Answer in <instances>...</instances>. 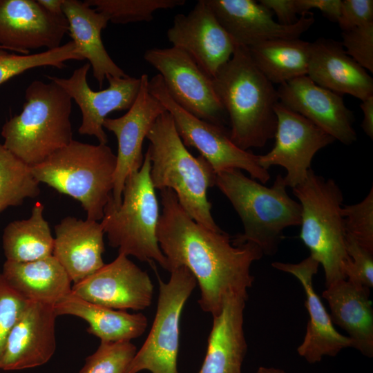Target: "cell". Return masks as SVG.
I'll return each instance as SVG.
<instances>
[{
    "instance_id": "6da1fadb",
    "label": "cell",
    "mask_w": 373,
    "mask_h": 373,
    "mask_svg": "<svg viewBox=\"0 0 373 373\" xmlns=\"http://www.w3.org/2000/svg\"><path fill=\"white\" fill-rule=\"evenodd\" d=\"M162 211L157 238L167 261V271L184 266L200 289L201 309L212 316L221 311L225 297L236 294L248 298L254 277L252 263L264 255L254 243L233 245L223 230L214 231L195 222L171 189L160 190Z\"/></svg>"
},
{
    "instance_id": "7a4b0ae2",
    "label": "cell",
    "mask_w": 373,
    "mask_h": 373,
    "mask_svg": "<svg viewBox=\"0 0 373 373\" xmlns=\"http://www.w3.org/2000/svg\"><path fill=\"white\" fill-rule=\"evenodd\" d=\"M212 82L229 118V137L238 147L245 151L262 148L274 137L278 91L255 65L248 48L237 46Z\"/></svg>"
},
{
    "instance_id": "3957f363",
    "label": "cell",
    "mask_w": 373,
    "mask_h": 373,
    "mask_svg": "<svg viewBox=\"0 0 373 373\" xmlns=\"http://www.w3.org/2000/svg\"><path fill=\"white\" fill-rule=\"evenodd\" d=\"M146 138L150 142L147 151L154 188L172 189L195 222L210 230L222 231L212 217L207 199L209 188L216 185V173L202 156L195 157L187 150L167 111L157 118Z\"/></svg>"
},
{
    "instance_id": "277c9868",
    "label": "cell",
    "mask_w": 373,
    "mask_h": 373,
    "mask_svg": "<svg viewBox=\"0 0 373 373\" xmlns=\"http://www.w3.org/2000/svg\"><path fill=\"white\" fill-rule=\"evenodd\" d=\"M215 186L229 200L243 224V233L231 238L233 245L252 242L263 254L272 256L284 238L283 231L300 225V204L288 195L280 174L268 187L241 170L231 169L216 173Z\"/></svg>"
},
{
    "instance_id": "5b68a950",
    "label": "cell",
    "mask_w": 373,
    "mask_h": 373,
    "mask_svg": "<svg viewBox=\"0 0 373 373\" xmlns=\"http://www.w3.org/2000/svg\"><path fill=\"white\" fill-rule=\"evenodd\" d=\"M22 111L7 120L3 146L29 167L35 166L73 140L72 98L53 81L32 82Z\"/></svg>"
},
{
    "instance_id": "8992f818",
    "label": "cell",
    "mask_w": 373,
    "mask_h": 373,
    "mask_svg": "<svg viewBox=\"0 0 373 373\" xmlns=\"http://www.w3.org/2000/svg\"><path fill=\"white\" fill-rule=\"evenodd\" d=\"M117 157L106 144L73 140L30 167L39 183L78 200L86 219L99 221L112 196Z\"/></svg>"
},
{
    "instance_id": "52a82bcc",
    "label": "cell",
    "mask_w": 373,
    "mask_h": 373,
    "mask_svg": "<svg viewBox=\"0 0 373 373\" xmlns=\"http://www.w3.org/2000/svg\"><path fill=\"white\" fill-rule=\"evenodd\" d=\"M292 191L301 206L300 238L309 256L322 265L325 287L346 279L343 268L350 258L346 251L341 188L335 180L317 175L311 168L305 181Z\"/></svg>"
},
{
    "instance_id": "ba28073f",
    "label": "cell",
    "mask_w": 373,
    "mask_h": 373,
    "mask_svg": "<svg viewBox=\"0 0 373 373\" xmlns=\"http://www.w3.org/2000/svg\"><path fill=\"white\" fill-rule=\"evenodd\" d=\"M150 171L146 151L141 168L126 179L121 204L114 207L109 200L100 223L109 245L117 248L119 254L142 262L155 261L167 270L166 258L157 238L160 207Z\"/></svg>"
},
{
    "instance_id": "9c48e42d",
    "label": "cell",
    "mask_w": 373,
    "mask_h": 373,
    "mask_svg": "<svg viewBox=\"0 0 373 373\" xmlns=\"http://www.w3.org/2000/svg\"><path fill=\"white\" fill-rule=\"evenodd\" d=\"M157 309L149 334L137 350L126 373L148 370L151 373H180L177 367L180 321L183 307L197 282L185 267L171 271L167 283L157 273Z\"/></svg>"
},
{
    "instance_id": "30bf717a",
    "label": "cell",
    "mask_w": 373,
    "mask_h": 373,
    "mask_svg": "<svg viewBox=\"0 0 373 373\" xmlns=\"http://www.w3.org/2000/svg\"><path fill=\"white\" fill-rule=\"evenodd\" d=\"M148 87L171 115L184 145L196 149L216 173L236 169L245 171L251 178L263 184L269 180L270 174L260 166L258 155L238 147L224 126L200 119L179 106L168 93L159 74L149 79Z\"/></svg>"
},
{
    "instance_id": "8fae6325",
    "label": "cell",
    "mask_w": 373,
    "mask_h": 373,
    "mask_svg": "<svg viewBox=\"0 0 373 373\" xmlns=\"http://www.w3.org/2000/svg\"><path fill=\"white\" fill-rule=\"evenodd\" d=\"M144 60L159 72L172 99L203 120L223 126L225 111L214 91L212 77L184 51L175 48H153Z\"/></svg>"
},
{
    "instance_id": "7c38bea8",
    "label": "cell",
    "mask_w": 373,
    "mask_h": 373,
    "mask_svg": "<svg viewBox=\"0 0 373 373\" xmlns=\"http://www.w3.org/2000/svg\"><path fill=\"white\" fill-rule=\"evenodd\" d=\"M275 144L267 153L258 155V162L267 171L272 166L283 167L286 171L285 183L292 189L306 179L315 154L335 140L280 102L275 106Z\"/></svg>"
},
{
    "instance_id": "4fadbf2b",
    "label": "cell",
    "mask_w": 373,
    "mask_h": 373,
    "mask_svg": "<svg viewBox=\"0 0 373 373\" xmlns=\"http://www.w3.org/2000/svg\"><path fill=\"white\" fill-rule=\"evenodd\" d=\"M140 88L133 104L126 114L117 118L106 117L103 127L115 134L117 140L116 168L110 202L117 207L122 202L126 179L138 171L144 162L142 145L157 118L166 110L149 90V77H140Z\"/></svg>"
},
{
    "instance_id": "5bb4252c",
    "label": "cell",
    "mask_w": 373,
    "mask_h": 373,
    "mask_svg": "<svg viewBox=\"0 0 373 373\" xmlns=\"http://www.w3.org/2000/svg\"><path fill=\"white\" fill-rule=\"evenodd\" d=\"M90 67L86 63L74 70L68 78L46 77L61 86L79 106L82 115L79 133L94 136L99 144H106L108 137L104 130V120L111 112L128 110L131 107L138 95L141 80L128 75L108 76V88L93 90L86 78Z\"/></svg>"
},
{
    "instance_id": "9a60e30c",
    "label": "cell",
    "mask_w": 373,
    "mask_h": 373,
    "mask_svg": "<svg viewBox=\"0 0 373 373\" xmlns=\"http://www.w3.org/2000/svg\"><path fill=\"white\" fill-rule=\"evenodd\" d=\"M153 289L147 272L119 254L113 262L75 283L71 293L114 309L142 310L151 305Z\"/></svg>"
},
{
    "instance_id": "2e32d148",
    "label": "cell",
    "mask_w": 373,
    "mask_h": 373,
    "mask_svg": "<svg viewBox=\"0 0 373 373\" xmlns=\"http://www.w3.org/2000/svg\"><path fill=\"white\" fill-rule=\"evenodd\" d=\"M172 46L186 52L211 77L233 55L236 45L205 2L178 14L166 32Z\"/></svg>"
},
{
    "instance_id": "e0dca14e",
    "label": "cell",
    "mask_w": 373,
    "mask_h": 373,
    "mask_svg": "<svg viewBox=\"0 0 373 373\" xmlns=\"http://www.w3.org/2000/svg\"><path fill=\"white\" fill-rule=\"evenodd\" d=\"M67 32L64 15L48 12L37 1L0 0V46L8 50L27 55L57 48Z\"/></svg>"
},
{
    "instance_id": "ac0fdd59",
    "label": "cell",
    "mask_w": 373,
    "mask_h": 373,
    "mask_svg": "<svg viewBox=\"0 0 373 373\" xmlns=\"http://www.w3.org/2000/svg\"><path fill=\"white\" fill-rule=\"evenodd\" d=\"M236 46L251 47L278 39H298L314 23L312 12L291 25L276 21L272 12L253 0H205Z\"/></svg>"
},
{
    "instance_id": "d6986e66",
    "label": "cell",
    "mask_w": 373,
    "mask_h": 373,
    "mask_svg": "<svg viewBox=\"0 0 373 373\" xmlns=\"http://www.w3.org/2000/svg\"><path fill=\"white\" fill-rule=\"evenodd\" d=\"M279 102L303 116L335 140L349 145L356 140L353 113L341 95L321 87L307 75L282 84Z\"/></svg>"
},
{
    "instance_id": "ffe728a7",
    "label": "cell",
    "mask_w": 373,
    "mask_h": 373,
    "mask_svg": "<svg viewBox=\"0 0 373 373\" xmlns=\"http://www.w3.org/2000/svg\"><path fill=\"white\" fill-rule=\"evenodd\" d=\"M54 305L28 301L6 338L0 369L21 370L42 365L56 349Z\"/></svg>"
},
{
    "instance_id": "44dd1931",
    "label": "cell",
    "mask_w": 373,
    "mask_h": 373,
    "mask_svg": "<svg viewBox=\"0 0 373 373\" xmlns=\"http://www.w3.org/2000/svg\"><path fill=\"white\" fill-rule=\"evenodd\" d=\"M319 263L310 256L298 263L274 262L271 266L295 276L305 293V306L309 319L298 354L308 363H315L324 356H334L347 347H352V340L338 332L329 314L313 287V276L317 273Z\"/></svg>"
},
{
    "instance_id": "7402d4cb",
    "label": "cell",
    "mask_w": 373,
    "mask_h": 373,
    "mask_svg": "<svg viewBox=\"0 0 373 373\" xmlns=\"http://www.w3.org/2000/svg\"><path fill=\"white\" fill-rule=\"evenodd\" d=\"M52 256L77 283L102 267L104 229L98 221L68 216L55 226Z\"/></svg>"
},
{
    "instance_id": "603a6c76",
    "label": "cell",
    "mask_w": 373,
    "mask_h": 373,
    "mask_svg": "<svg viewBox=\"0 0 373 373\" xmlns=\"http://www.w3.org/2000/svg\"><path fill=\"white\" fill-rule=\"evenodd\" d=\"M307 75L318 86L361 101L373 95V79L341 42L321 37L311 43Z\"/></svg>"
},
{
    "instance_id": "cb8c5ba5",
    "label": "cell",
    "mask_w": 373,
    "mask_h": 373,
    "mask_svg": "<svg viewBox=\"0 0 373 373\" xmlns=\"http://www.w3.org/2000/svg\"><path fill=\"white\" fill-rule=\"evenodd\" d=\"M247 299L236 294L225 297L220 312L213 316L206 356L198 373H241L247 350L243 329Z\"/></svg>"
},
{
    "instance_id": "d4e9b609",
    "label": "cell",
    "mask_w": 373,
    "mask_h": 373,
    "mask_svg": "<svg viewBox=\"0 0 373 373\" xmlns=\"http://www.w3.org/2000/svg\"><path fill=\"white\" fill-rule=\"evenodd\" d=\"M370 288L347 279L326 287L323 297L330 308L332 323L344 329L353 348L367 357L373 356V309Z\"/></svg>"
},
{
    "instance_id": "484cf974",
    "label": "cell",
    "mask_w": 373,
    "mask_h": 373,
    "mask_svg": "<svg viewBox=\"0 0 373 373\" xmlns=\"http://www.w3.org/2000/svg\"><path fill=\"white\" fill-rule=\"evenodd\" d=\"M62 11L73 41L83 59H88L99 88L108 76L128 75L113 61L103 44L102 31L110 21L106 15L78 0H64Z\"/></svg>"
},
{
    "instance_id": "4316f807",
    "label": "cell",
    "mask_w": 373,
    "mask_h": 373,
    "mask_svg": "<svg viewBox=\"0 0 373 373\" xmlns=\"http://www.w3.org/2000/svg\"><path fill=\"white\" fill-rule=\"evenodd\" d=\"M1 274L29 301L55 306L71 292L72 281L53 256L25 262L6 260Z\"/></svg>"
},
{
    "instance_id": "83f0119b",
    "label": "cell",
    "mask_w": 373,
    "mask_h": 373,
    "mask_svg": "<svg viewBox=\"0 0 373 373\" xmlns=\"http://www.w3.org/2000/svg\"><path fill=\"white\" fill-rule=\"evenodd\" d=\"M57 316L71 315L86 321L87 332L101 341H131L142 335L148 325L142 313L130 314L87 301L70 293L55 306Z\"/></svg>"
},
{
    "instance_id": "f1b7e54d",
    "label": "cell",
    "mask_w": 373,
    "mask_h": 373,
    "mask_svg": "<svg viewBox=\"0 0 373 373\" xmlns=\"http://www.w3.org/2000/svg\"><path fill=\"white\" fill-rule=\"evenodd\" d=\"M311 42L298 39H278L251 47L249 51L260 71L280 85L307 75Z\"/></svg>"
},
{
    "instance_id": "f546056e",
    "label": "cell",
    "mask_w": 373,
    "mask_h": 373,
    "mask_svg": "<svg viewBox=\"0 0 373 373\" xmlns=\"http://www.w3.org/2000/svg\"><path fill=\"white\" fill-rule=\"evenodd\" d=\"M44 210L38 201L28 219L12 221L5 227L2 245L6 260L25 262L52 256L54 237Z\"/></svg>"
},
{
    "instance_id": "4dcf8cb0",
    "label": "cell",
    "mask_w": 373,
    "mask_h": 373,
    "mask_svg": "<svg viewBox=\"0 0 373 373\" xmlns=\"http://www.w3.org/2000/svg\"><path fill=\"white\" fill-rule=\"evenodd\" d=\"M39 193V183L30 167L0 143V212L19 206L25 199L35 198Z\"/></svg>"
},
{
    "instance_id": "1f68e13d",
    "label": "cell",
    "mask_w": 373,
    "mask_h": 373,
    "mask_svg": "<svg viewBox=\"0 0 373 373\" xmlns=\"http://www.w3.org/2000/svg\"><path fill=\"white\" fill-rule=\"evenodd\" d=\"M73 41L54 49L27 55H19L0 48V86L23 72L40 66L65 67L68 60H83Z\"/></svg>"
},
{
    "instance_id": "d6a6232c",
    "label": "cell",
    "mask_w": 373,
    "mask_h": 373,
    "mask_svg": "<svg viewBox=\"0 0 373 373\" xmlns=\"http://www.w3.org/2000/svg\"><path fill=\"white\" fill-rule=\"evenodd\" d=\"M96 10L106 15L114 23L146 21L153 19L159 10L173 9L186 3L185 0H86Z\"/></svg>"
},
{
    "instance_id": "836d02e7",
    "label": "cell",
    "mask_w": 373,
    "mask_h": 373,
    "mask_svg": "<svg viewBox=\"0 0 373 373\" xmlns=\"http://www.w3.org/2000/svg\"><path fill=\"white\" fill-rule=\"evenodd\" d=\"M136 352L131 341H101L79 373H126Z\"/></svg>"
},
{
    "instance_id": "e575fe53",
    "label": "cell",
    "mask_w": 373,
    "mask_h": 373,
    "mask_svg": "<svg viewBox=\"0 0 373 373\" xmlns=\"http://www.w3.org/2000/svg\"><path fill=\"white\" fill-rule=\"evenodd\" d=\"M342 214L346 234L373 251V187L360 202L343 206Z\"/></svg>"
},
{
    "instance_id": "d590c367",
    "label": "cell",
    "mask_w": 373,
    "mask_h": 373,
    "mask_svg": "<svg viewBox=\"0 0 373 373\" xmlns=\"http://www.w3.org/2000/svg\"><path fill=\"white\" fill-rule=\"evenodd\" d=\"M28 301L15 290L0 274V364L8 334Z\"/></svg>"
},
{
    "instance_id": "8d00e7d4",
    "label": "cell",
    "mask_w": 373,
    "mask_h": 373,
    "mask_svg": "<svg viewBox=\"0 0 373 373\" xmlns=\"http://www.w3.org/2000/svg\"><path fill=\"white\" fill-rule=\"evenodd\" d=\"M346 53L365 70L373 72V21L342 32Z\"/></svg>"
},
{
    "instance_id": "74e56055",
    "label": "cell",
    "mask_w": 373,
    "mask_h": 373,
    "mask_svg": "<svg viewBox=\"0 0 373 373\" xmlns=\"http://www.w3.org/2000/svg\"><path fill=\"white\" fill-rule=\"evenodd\" d=\"M345 245L347 254L350 258L343 268L346 279L372 288L373 287V251L364 248L347 234Z\"/></svg>"
},
{
    "instance_id": "f35d334b",
    "label": "cell",
    "mask_w": 373,
    "mask_h": 373,
    "mask_svg": "<svg viewBox=\"0 0 373 373\" xmlns=\"http://www.w3.org/2000/svg\"><path fill=\"white\" fill-rule=\"evenodd\" d=\"M371 21H373L372 0L341 1L337 22L343 32Z\"/></svg>"
},
{
    "instance_id": "ab89813d",
    "label": "cell",
    "mask_w": 373,
    "mask_h": 373,
    "mask_svg": "<svg viewBox=\"0 0 373 373\" xmlns=\"http://www.w3.org/2000/svg\"><path fill=\"white\" fill-rule=\"evenodd\" d=\"M259 2L270 11L274 12L278 23L282 25H291L299 18L296 0H260Z\"/></svg>"
},
{
    "instance_id": "60d3db41",
    "label": "cell",
    "mask_w": 373,
    "mask_h": 373,
    "mask_svg": "<svg viewBox=\"0 0 373 373\" xmlns=\"http://www.w3.org/2000/svg\"><path fill=\"white\" fill-rule=\"evenodd\" d=\"M299 15L309 12L312 9L320 10L328 19L337 22L340 15L341 0H296Z\"/></svg>"
},
{
    "instance_id": "b9f144b4",
    "label": "cell",
    "mask_w": 373,
    "mask_h": 373,
    "mask_svg": "<svg viewBox=\"0 0 373 373\" xmlns=\"http://www.w3.org/2000/svg\"><path fill=\"white\" fill-rule=\"evenodd\" d=\"M360 107L363 111V118L361 127L364 133L372 140L373 138V95L361 101Z\"/></svg>"
},
{
    "instance_id": "7bdbcfd3",
    "label": "cell",
    "mask_w": 373,
    "mask_h": 373,
    "mask_svg": "<svg viewBox=\"0 0 373 373\" xmlns=\"http://www.w3.org/2000/svg\"><path fill=\"white\" fill-rule=\"evenodd\" d=\"M64 0H37L48 12L54 15H63L62 6Z\"/></svg>"
},
{
    "instance_id": "ee69618b",
    "label": "cell",
    "mask_w": 373,
    "mask_h": 373,
    "mask_svg": "<svg viewBox=\"0 0 373 373\" xmlns=\"http://www.w3.org/2000/svg\"><path fill=\"white\" fill-rule=\"evenodd\" d=\"M256 373H286V372L281 369L261 366L258 369Z\"/></svg>"
},
{
    "instance_id": "f6af8a7d",
    "label": "cell",
    "mask_w": 373,
    "mask_h": 373,
    "mask_svg": "<svg viewBox=\"0 0 373 373\" xmlns=\"http://www.w3.org/2000/svg\"><path fill=\"white\" fill-rule=\"evenodd\" d=\"M0 48H2V49H5V50H7V48H5V47H3V46H0Z\"/></svg>"
}]
</instances>
